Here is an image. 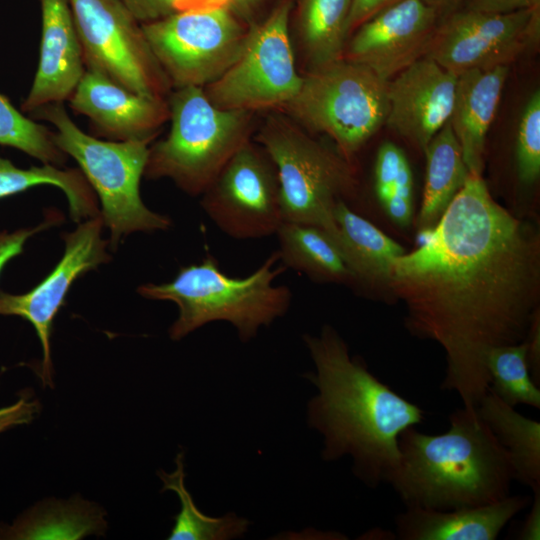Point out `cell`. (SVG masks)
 Listing matches in <instances>:
<instances>
[{"mask_svg":"<svg viewBox=\"0 0 540 540\" xmlns=\"http://www.w3.org/2000/svg\"><path fill=\"white\" fill-rule=\"evenodd\" d=\"M388 289L406 329L445 353L442 390L476 410L488 391V353L521 343L539 316L540 238L470 173L418 247L393 264Z\"/></svg>","mask_w":540,"mask_h":540,"instance_id":"1","label":"cell"},{"mask_svg":"<svg viewBox=\"0 0 540 540\" xmlns=\"http://www.w3.org/2000/svg\"><path fill=\"white\" fill-rule=\"evenodd\" d=\"M303 340L315 366L305 377L317 388L307 419L323 436L321 456L325 461L350 456L355 476L377 488L398 462L401 432L423 422L425 413L351 357L332 326Z\"/></svg>","mask_w":540,"mask_h":540,"instance_id":"2","label":"cell"},{"mask_svg":"<svg viewBox=\"0 0 540 540\" xmlns=\"http://www.w3.org/2000/svg\"><path fill=\"white\" fill-rule=\"evenodd\" d=\"M437 435L401 432L399 459L385 475L406 508L451 510L496 502L510 494L512 459L476 410L449 415Z\"/></svg>","mask_w":540,"mask_h":540,"instance_id":"3","label":"cell"},{"mask_svg":"<svg viewBox=\"0 0 540 540\" xmlns=\"http://www.w3.org/2000/svg\"><path fill=\"white\" fill-rule=\"evenodd\" d=\"M285 270L277 251L245 277L227 275L213 256H207L200 263L180 268L170 282L139 286L138 293L177 305L179 314L169 329L172 340L208 323L225 321L236 329L241 341L248 342L262 326L287 313L292 292L286 285L275 284Z\"/></svg>","mask_w":540,"mask_h":540,"instance_id":"4","label":"cell"},{"mask_svg":"<svg viewBox=\"0 0 540 540\" xmlns=\"http://www.w3.org/2000/svg\"><path fill=\"white\" fill-rule=\"evenodd\" d=\"M168 135L149 147L144 175L169 178L189 195H201L249 140L251 112L214 105L202 87L177 88L168 101Z\"/></svg>","mask_w":540,"mask_h":540,"instance_id":"5","label":"cell"},{"mask_svg":"<svg viewBox=\"0 0 540 540\" xmlns=\"http://www.w3.org/2000/svg\"><path fill=\"white\" fill-rule=\"evenodd\" d=\"M29 117L51 123L56 128L53 132L56 145L74 158L100 199V214L111 232L113 248L130 233L170 228L171 219L150 210L140 195L149 141H104L91 136L74 123L64 103L44 105L31 112Z\"/></svg>","mask_w":540,"mask_h":540,"instance_id":"6","label":"cell"},{"mask_svg":"<svg viewBox=\"0 0 540 540\" xmlns=\"http://www.w3.org/2000/svg\"><path fill=\"white\" fill-rule=\"evenodd\" d=\"M257 141L276 168L283 221L317 226L334 238V208L356 190L352 162L280 115L266 120Z\"/></svg>","mask_w":540,"mask_h":540,"instance_id":"7","label":"cell"},{"mask_svg":"<svg viewBox=\"0 0 540 540\" xmlns=\"http://www.w3.org/2000/svg\"><path fill=\"white\" fill-rule=\"evenodd\" d=\"M284 109L301 127L328 136L351 161L385 125L387 81L369 67L341 58L309 70Z\"/></svg>","mask_w":540,"mask_h":540,"instance_id":"8","label":"cell"},{"mask_svg":"<svg viewBox=\"0 0 540 540\" xmlns=\"http://www.w3.org/2000/svg\"><path fill=\"white\" fill-rule=\"evenodd\" d=\"M291 0H281L270 14L248 29L234 63L203 89L210 101L226 110L285 108L302 84L290 39Z\"/></svg>","mask_w":540,"mask_h":540,"instance_id":"9","label":"cell"},{"mask_svg":"<svg viewBox=\"0 0 540 540\" xmlns=\"http://www.w3.org/2000/svg\"><path fill=\"white\" fill-rule=\"evenodd\" d=\"M142 28L175 89L217 80L238 58L249 29L228 7L178 11Z\"/></svg>","mask_w":540,"mask_h":540,"instance_id":"10","label":"cell"},{"mask_svg":"<svg viewBox=\"0 0 540 540\" xmlns=\"http://www.w3.org/2000/svg\"><path fill=\"white\" fill-rule=\"evenodd\" d=\"M86 68L138 94L161 97L172 86L142 24L116 0H69Z\"/></svg>","mask_w":540,"mask_h":540,"instance_id":"11","label":"cell"},{"mask_svg":"<svg viewBox=\"0 0 540 540\" xmlns=\"http://www.w3.org/2000/svg\"><path fill=\"white\" fill-rule=\"evenodd\" d=\"M539 39L540 6L504 14L460 7L439 19L425 57L459 75L509 66Z\"/></svg>","mask_w":540,"mask_h":540,"instance_id":"12","label":"cell"},{"mask_svg":"<svg viewBox=\"0 0 540 540\" xmlns=\"http://www.w3.org/2000/svg\"><path fill=\"white\" fill-rule=\"evenodd\" d=\"M201 195L206 215L233 239L275 235L283 223L276 168L266 151L250 141Z\"/></svg>","mask_w":540,"mask_h":540,"instance_id":"13","label":"cell"},{"mask_svg":"<svg viewBox=\"0 0 540 540\" xmlns=\"http://www.w3.org/2000/svg\"><path fill=\"white\" fill-rule=\"evenodd\" d=\"M102 215L86 219L64 235L65 251L56 267L27 293L14 295L0 291V315H16L29 321L43 350V385L52 386L50 336L55 315L73 282L84 273L110 260L107 241L102 238Z\"/></svg>","mask_w":540,"mask_h":540,"instance_id":"14","label":"cell"},{"mask_svg":"<svg viewBox=\"0 0 540 540\" xmlns=\"http://www.w3.org/2000/svg\"><path fill=\"white\" fill-rule=\"evenodd\" d=\"M439 14L421 0H402L357 27L343 58L363 64L388 81L425 56Z\"/></svg>","mask_w":540,"mask_h":540,"instance_id":"15","label":"cell"},{"mask_svg":"<svg viewBox=\"0 0 540 540\" xmlns=\"http://www.w3.org/2000/svg\"><path fill=\"white\" fill-rule=\"evenodd\" d=\"M457 75L422 57L387 81L385 125L424 152L449 122Z\"/></svg>","mask_w":540,"mask_h":540,"instance_id":"16","label":"cell"},{"mask_svg":"<svg viewBox=\"0 0 540 540\" xmlns=\"http://www.w3.org/2000/svg\"><path fill=\"white\" fill-rule=\"evenodd\" d=\"M67 101L89 119L96 136L111 141L151 142L170 117L165 98L133 92L91 68Z\"/></svg>","mask_w":540,"mask_h":540,"instance_id":"17","label":"cell"},{"mask_svg":"<svg viewBox=\"0 0 540 540\" xmlns=\"http://www.w3.org/2000/svg\"><path fill=\"white\" fill-rule=\"evenodd\" d=\"M41 41L37 71L21 111L30 114L68 100L86 67L69 0H39Z\"/></svg>","mask_w":540,"mask_h":540,"instance_id":"18","label":"cell"},{"mask_svg":"<svg viewBox=\"0 0 540 540\" xmlns=\"http://www.w3.org/2000/svg\"><path fill=\"white\" fill-rule=\"evenodd\" d=\"M532 498L508 495L496 502L451 510L406 508L395 518L401 540H495Z\"/></svg>","mask_w":540,"mask_h":540,"instance_id":"19","label":"cell"},{"mask_svg":"<svg viewBox=\"0 0 540 540\" xmlns=\"http://www.w3.org/2000/svg\"><path fill=\"white\" fill-rule=\"evenodd\" d=\"M509 66L457 75L449 124L470 173L482 174L486 136L496 116Z\"/></svg>","mask_w":540,"mask_h":540,"instance_id":"20","label":"cell"},{"mask_svg":"<svg viewBox=\"0 0 540 540\" xmlns=\"http://www.w3.org/2000/svg\"><path fill=\"white\" fill-rule=\"evenodd\" d=\"M336 241L351 274V283L389 287L394 261L404 248L370 221L354 212L346 201L334 208Z\"/></svg>","mask_w":540,"mask_h":540,"instance_id":"21","label":"cell"},{"mask_svg":"<svg viewBox=\"0 0 540 540\" xmlns=\"http://www.w3.org/2000/svg\"><path fill=\"white\" fill-rule=\"evenodd\" d=\"M280 262L316 282L351 283L334 238L324 229L283 221L276 232Z\"/></svg>","mask_w":540,"mask_h":540,"instance_id":"22","label":"cell"},{"mask_svg":"<svg viewBox=\"0 0 540 540\" xmlns=\"http://www.w3.org/2000/svg\"><path fill=\"white\" fill-rule=\"evenodd\" d=\"M476 411L510 455L515 480L540 488V422L518 413L490 390Z\"/></svg>","mask_w":540,"mask_h":540,"instance_id":"23","label":"cell"},{"mask_svg":"<svg viewBox=\"0 0 540 540\" xmlns=\"http://www.w3.org/2000/svg\"><path fill=\"white\" fill-rule=\"evenodd\" d=\"M424 153L426 177L417 219L419 232L436 225L470 174L449 122L431 139Z\"/></svg>","mask_w":540,"mask_h":540,"instance_id":"24","label":"cell"},{"mask_svg":"<svg viewBox=\"0 0 540 540\" xmlns=\"http://www.w3.org/2000/svg\"><path fill=\"white\" fill-rule=\"evenodd\" d=\"M352 0H296V27L301 49L316 69L343 58Z\"/></svg>","mask_w":540,"mask_h":540,"instance_id":"25","label":"cell"},{"mask_svg":"<svg viewBox=\"0 0 540 540\" xmlns=\"http://www.w3.org/2000/svg\"><path fill=\"white\" fill-rule=\"evenodd\" d=\"M46 184L64 192L70 216L75 222L99 214L96 194L80 169H60L51 164L21 169L0 156V199Z\"/></svg>","mask_w":540,"mask_h":540,"instance_id":"26","label":"cell"},{"mask_svg":"<svg viewBox=\"0 0 540 540\" xmlns=\"http://www.w3.org/2000/svg\"><path fill=\"white\" fill-rule=\"evenodd\" d=\"M183 453L176 457V469L172 473H158L164 490L174 491L180 500L181 509L175 516V524L168 537L170 540H227L246 533L249 521L227 513L222 517H210L202 513L185 487Z\"/></svg>","mask_w":540,"mask_h":540,"instance_id":"27","label":"cell"},{"mask_svg":"<svg viewBox=\"0 0 540 540\" xmlns=\"http://www.w3.org/2000/svg\"><path fill=\"white\" fill-rule=\"evenodd\" d=\"M488 390L508 405L540 408V389L531 377L525 341L493 348L487 356Z\"/></svg>","mask_w":540,"mask_h":540,"instance_id":"28","label":"cell"},{"mask_svg":"<svg viewBox=\"0 0 540 540\" xmlns=\"http://www.w3.org/2000/svg\"><path fill=\"white\" fill-rule=\"evenodd\" d=\"M0 145L21 150L43 164L60 166L67 155L56 145L53 132L23 115L0 93Z\"/></svg>","mask_w":540,"mask_h":540,"instance_id":"29","label":"cell"},{"mask_svg":"<svg viewBox=\"0 0 540 540\" xmlns=\"http://www.w3.org/2000/svg\"><path fill=\"white\" fill-rule=\"evenodd\" d=\"M516 167L519 181L534 184L540 175V92L528 99L518 125Z\"/></svg>","mask_w":540,"mask_h":540,"instance_id":"30","label":"cell"},{"mask_svg":"<svg viewBox=\"0 0 540 540\" xmlns=\"http://www.w3.org/2000/svg\"><path fill=\"white\" fill-rule=\"evenodd\" d=\"M406 160L403 151L392 142H385L379 147L374 179L375 192L382 206L393 195L400 169Z\"/></svg>","mask_w":540,"mask_h":540,"instance_id":"31","label":"cell"},{"mask_svg":"<svg viewBox=\"0 0 540 540\" xmlns=\"http://www.w3.org/2000/svg\"><path fill=\"white\" fill-rule=\"evenodd\" d=\"M59 220L60 215L52 213L37 227L20 229L12 233L0 232V273L12 258L22 253L24 244L29 237L55 225Z\"/></svg>","mask_w":540,"mask_h":540,"instance_id":"32","label":"cell"},{"mask_svg":"<svg viewBox=\"0 0 540 540\" xmlns=\"http://www.w3.org/2000/svg\"><path fill=\"white\" fill-rule=\"evenodd\" d=\"M141 24L150 23L175 12L177 0H116Z\"/></svg>","mask_w":540,"mask_h":540,"instance_id":"33","label":"cell"},{"mask_svg":"<svg viewBox=\"0 0 540 540\" xmlns=\"http://www.w3.org/2000/svg\"><path fill=\"white\" fill-rule=\"evenodd\" d=\"M39 411V403L21 397L16 403L0 408V433L16 425L27 424Z\"/></svg>","mask_w":540,"mask_h":540,"instance_id":"34","label":"cell"},{"mask_svg":"<svg viewBox=\"0 0 540 540\" xmlns=\"http://www.w3.org/2000/svg\"><path fill=\"white\" fill-rule=\"evenodd\" d=\"M540 6V0H463L462 8L504 14Z\"/></svg>","mask_w":540,"mask_h":540,"instance_id":"35","label":"cell"},{"mask_svg":"<svg viewBox=\"0 0 540 540\" xmlns=\"http://www.w3.org/2000/svg\"><path fill=\"white\" fill-rule=\"evenodd\" d=\"M402 0H352L347 22L348 39L352 32L366 20Z\"/></svg>","mask_w":540,"mask_h":540,"instance_id":"36","label":"cell"},{"mask_svg":"<svg viewBox=\"0 0 540 540\" xmlns=\"http://www.w3.org/2000/svg\"><path fill=\"white\" fill-rule=\"evenodd\" d=\"M533 491L530 510L527 514L517 539L539 540L540 539V488Z\"/></svg>","mask_w":540,"mask_h":540,"instance_id":"37","label":"cell"},{"mask_svg":"<svg viewBox=\"0 0 540 540\" xmlns=\"http://www.w3.org/2000/svg\"><path fill=\"white\" fill-rule=\"evenodd\" d=\"M249 0H177V11L211 9L228 7L232 9L238 5H245Z\"/></svg>","mask_w":540,"mask_h":540,"instance_id":"38","label":"cell"},{"mask_svg":"<svg viewBox=\"0 0 540 540\" xmlns=\"http://www.w3.org/2000/svg\"><path fill=\"white\" fill-rule=\"evenodd\" d=\"M432 7L441 17L460 8L463 0H421Z\"/></svg>","mask_w":540,"mask_h":540,"instance_id":"39","label":"cell"}]
</instances>
